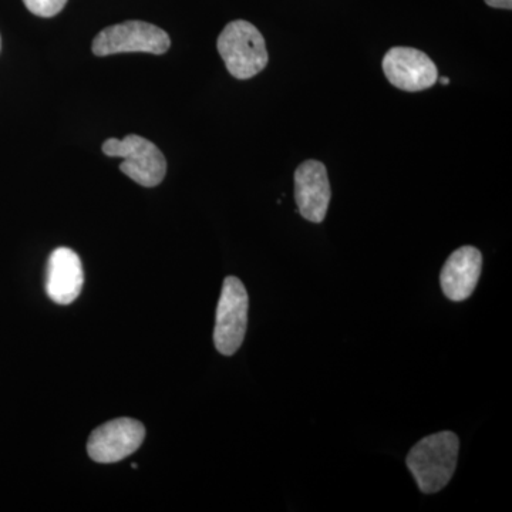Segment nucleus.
<instances>
[{
  "instance_id": "9",
  "label": "nucleus",
  "mask_w": 512,
  "mask_h": 512,
  "mask_svg": "<svg viewBox=\"0 0 512 512\" xmlns=\"http://www.w3.org/2000/svg\"><path fill=\"white\" fill-rule=\"evenodd\" d=\"M84 285L80 256L70 248H57L47 262L46 292L57 305H70Z\"/></svg>"
},
{
  "instance_id": "8",
  "label": "nucleus",
  "mask_w": 512,
  "mask_h": 512,
  "mask_svg": "<svg viewBox=\"0 0 512 512\" xmlns=\"http://www.w3.org/2000/svg\"><path fill=\"white\" fill-rule=\"evenodd\" d=\"M330 183L325 165L308 160L299 165L295 173V200L299 214L305 220L320 224L328 214Z\"/></svg>"
},
{
  "instance_id": "1",
  "label": "nucleus",
  "mask_w": 512,
  "mask_h": 512,
  "mask_svg": "<svg viewBox=\"0 0 512 512\" xmlns=\"http://www.w3.org/2000/svg\"><path fill=\"white\" fill-rule=\"evenodd\" d=\"M460 440L451 431L431 434L420 440L407 456V467L424 494L443 490L457 468Z\"/></svg>"
},
{
  "instance_id": "13",
  "label": "nucleus",
  "mask_w": 512,
  "mask_h": 512,
  "mask_svg": "<svg viewBox=\"0 0 512 512\" xmlns=\"http://www.w3.org/2000/svg\"><path fill=\"white\" fill-rule=\"evenodd\" d=\"M437 80H439L441 84H444V86H447V84L450 83V80H448L447 77H440V79Z\"/></svg>"
},
{
  "instance_id": "5",
  "label": "nucleus",
  "mask_w": 512,
  "mask_h": 512,
  "mask_svg": "<svg viewBox=\"0 0 512 512\" xmlns=\"http://www.w3.org/2000/svg\"><path fill=\"white\" fill-rule=\"evenodd\" d=\"M249 298L244 284L228 276L222 285L215 319L214 343L218 352L232 356L241 348L248 325Z\"/></svg>"
},
{
  "instance_id": "2",
  "label": "nucleus",
  "mask_w": 512,
  "mask_h": 512,
  "mask_svg": "<svg viewBox=\"0 0 512 512\" xmlns=\"http://www.w3.org/2000/svg\"><path fill=\"white\" fill-rule=\"evenodd\" d=\"M217 46L228 72L235 79H252L269 62L264 36L247 20L228 23L218 37Z\"/></svg>"
},
{
  "instance_id": "4",
  "label": "nucleus",
  "mask_w": 512,
  "mask_h": 512,
  "mask_svg": "<svg viewBox=\"0 0 512 512\" xmlns=\"http://www.w3.org/2000/svg\"><path fill=\"white\" fill-rule=\"evenodd\" d=\"M170 46V36L165 30L141 20H128L101 30L94 37L93 53L100 57L140 52L164 55Z\"/></svg>"
},
{
  "instance_id": "10",
  "label": "nucleus",
  "mask_w": 512,
  "mask_h": 512,
  "mask_svg": "<svg viewBox=\"0 0 512 512\" xmlns=\"http://www.w3.org/2000/svg\"><path fill=\"white\" fill-rule=\"evenodd\" d=\"M483 268V255L474 247H461L448 256L440 275L441 289L450 301L463 302L473 295Z\"/></svg>"
},
{
  "instance_id": "6",
  "label": "nucleus",
  "mask_w": 512,
  "mask_h": 512,
  "mask_svg": "<svg viewBox=\"0 0 512 512\" xmlns=\"http://www.w3.org/2000/svg\"><path fill=\"white\" fill-rule=\"evenodd\" d=\"M144 437L146 429L140 421L123 417L94 430L87 443V451L96 463H119L136 453L143 444Z\"/></svg>"
},
{
  "instance_id": "11",
  "label": "nucleus",
  "mask_w": 512,
  "mask_h": 512,
  "mask_svg": "<svg viewBox=\"0 0 512 512\" xmlns=\"http://www.w3.org/2000/svg\"><path fill=\"white\" fill-rule=\"evenodd\" d=\"M26 8L40 18H53L62 12L67 0H23Z\"/></svg>"
},
{
  "instance_id": "3",
  "label": "nucleus",
  "mask_w": 512,
  "mask_h": 512,
  "mask_svg": "<svg viewBox=\"0 0 512 512\" xmlns=\"http://www.w3.org/2000/svg\"><path fill=\"white\" fill-rule=\"evenodd\" d=\"M103 153L123 158L120 170L143 187H157L167 174V161L156 144L147 138L130 134L123 140L109 138L103 144Z\"/></svg>"
},
{
  "instance_id": "12",
  "label": "nucleus",
  "mask_w": 512,
  "mask_h": 512,
  "mask_svg": "<svg viewBox=\"0 0 512 512\" xmlns=\"http://www.w3.org/2000/svg\"><path fill=\"white\" fill-rule=\"evenodd\" d=\"M488 6L497 9H508L512 8V0H485Z\"/></svg>"
},
{
  "instance_id": "7",
  "label": "nucleus",
  "mask_w": 512,
  "mask_h": 512,
  "mask_svg": "<svg viewBox=\"0 0 512 512\" xmlns=\"http://www.w3.org/2000/svg\"><path fill=\"white\" fill-rule=\"evenodd\" d=\"M383 72L397 89L416 93L430 89L439 79L436 64L413 47H393L383 59Z\"/></svg>"
}]
</instances>
